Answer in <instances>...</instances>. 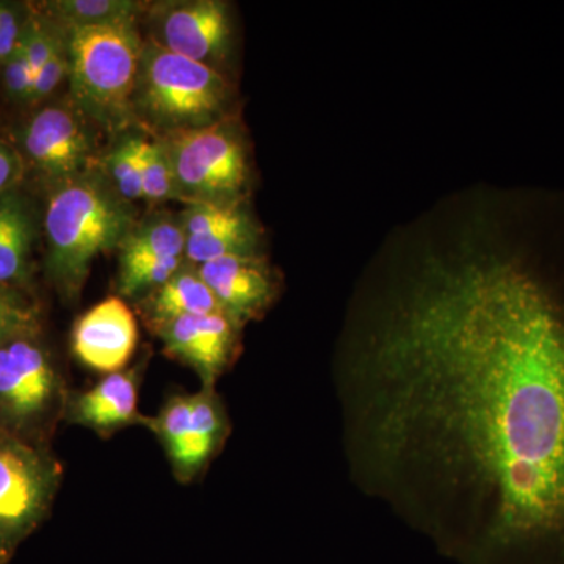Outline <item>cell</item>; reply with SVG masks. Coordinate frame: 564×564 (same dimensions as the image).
<instances>
[{
	"label": "cell",
	"instance_id": "1",
	"mask_svg": "<svg viewBox=\"0 0 564 564\" xmlns=\"http://www.w3.org/2000/svg\"><path fill=\"white\" fill-rule=\"evenodd\" d=\"M352 475L463 564H564V300L510 270L408 289L340 367Z\"/></svg>",
	"mask_w": 564,
	"mask_h": 564
},
{
	"label": "cell",
	"instance_id": "2",
	"mask_svg": "<svg viewBox=\"0 0 564 564\" xmlns=\"http://www.w3.org/2000/svg\"><path fill=\"white\" fill-rule=\"evenodd\" d=\"M107 182L80 174L62 182L47 204V273L66 299H77L95 259L120 248L132 231L129 202Z\"/></svg>",
	"mask_w": 564,
	"mask_h": 564
},
{
	"label": "cell",
	"instance_id": "3",
	"mask_svg": "<svg viewBox=\"0 0 564 564\" xmlns=\"http://www.w3.org/2000/svg\"><path fill=\"white\" fill-rule=\"evenodd\" d=\"M143 44L135 21L68 29L70 96L82 115L111 131L135 118Z\"/></svg>",
	"mask_w": 564,
	"mask_h": 564
},
{
	"label": "cell",
	"instance_id": "4",
	"mask_svg": "<svg viewBox=\"0 0 564 564\" xmlns=\"http://www.w3.org/2000/svg\"><path fill=\"white\" fill-rule=\"evenodd\" d=\"M231 87L218 69L144 41L133 111L166 135L225 120Z\"/></svg>",
	"mask_w": 564,
	"mask_h": 564
},
{
	"label": "cell",
	"instance_id": "5",
	"mask_svg": "<svg viewBox=\"0 0 564 564\" xmlns=\"http://www.w3.org/2000/svg\"><path fill=\"white\" fill-rule=\"evenodd\" d=\"M62 477V464L46 448L0 434V564L44 521Z\"/></svg>",
	"mask_w": 564,
	"mask_h": 564
},
{
	"label": "cell",
	"instance_id": "6",
	"mask_svg": "<svg viewBox=\"0 0 564 564\" xmlns=\"http://www.w3.org/2000/svg\"><path fill=\"white\" fill-rule=\"evenodd\" d=\"M180 199L237 204L248 180L247 152L228 121L163 137Z\"/></svg>",
	"mask_w": 564,
	"mask_h": 564
},
{
	"label": "cell",
	"instance_id": "7",
	"mask_svg": "<svg viewBox=\"0 0 564 564\" xmlns=\"http://www.w3.org/2000/svg\"><path fill=\"white\" fill-rule=\"evenodd\" d=\"M65 384L36 337L0 347V434L32 443L65 411Z\"/></svg>",
	"mask_w": 564,
	"mask_h": 564
},
{
	"label": "cell",
	"instance_id": "8",
	"mask_svg": "<svg viewBox=\"0 0 564 564\" xmlns=\"http://www.w3.org/2000/svg\"><path fill=\"white\" fill-rule=\"evenodd\" d=\"M154 17L152 41L165 50L217 69L231 47V20L225 3L215 0L170 3Z\"/></svg>",
	"mask_w": 564,
	"mask_h": 564
},
{
	"label": "cell",
	"instance_id": "9",
	"mask_svg": "<svg viewBox=\"0 0 564 564\" xmlns=\"http://www.w3.org/2000/svg\"><path fill=\"white\" fill-rule=\"evenodd\" d=\"M239 329L228 315L206 314L174 318L154 333L166 356L195 370L203 388H214L236 358Z\"/></svg>",
	"mask_w": 564,
	"mask_h": 564
},
{
	"label": "cell",
	"instance_id": "10",
	"mask_svg": "<svg viewBox=\"0 0 564 564\" xmlns=\"http://www.w3.org/2000/svg\"><path fill=\"white\" fill-rule=\"evenodd\" d=\"M25 154L41 173L62 182L84 174L93 143L82 113L63 106L40 110L22 133Z\"/></svg>",
	"mask_w": 564,
	"mask_h": 564
},
{
	"label": "cell",
	"instance_id": "11",
	"mask_svg": "<svg viewBox=\"0 0 564 564\" xmlns=\"http://www.w3.org/2000/svg\"><path fill=\"white\" fill-rule=\"evenodd\" d=\"M139 345L135 315L120 296H109L76 322L70 336L74 356L101 373L121 372Z\"/></svg>",
	"mask_w": 564,
	"mask_h": 564
},
{
	"label": "cell",
	"instance_id": "12",
	"mask_svg": "<svg viewBox=\"0 0 564 564\" xmlns=\"http://www.w3.org/2000/svg\"><path fill=\"white\" fill-rule=\"evenodd\" d=\"M204 282L239 328L261 317L272 304L276 285L269 269L256 256H226L196 267Z\"/></svg>",
	"mask_w": 564,
	"mask_h": 564
},
{
	"label": "cell",
	"instance_id": "13",
	"mask_svg": "<svg viewBox=\"0 0 564 564\" xmlns=\"http://www.w3.org/2000/svg\"><path fill=\"white\" fill-rule=\"evenodd\" d=\"M139 367H133L106 375L88 391L68 393L63 417L101 436L143 423L144 415L139 413Z\"/></svg>",
	"mask_w": 564,
	"mask_h": 564
},
{
	"label": "cell",
	"instance_id": "14",
	"mask_svg": "<svg viewBox=\"0 0 564 564\" xmlns=\"http://www.w3.org/2000/svg\"><path fill=\"white\" fill-rule=\"evenodd\" d=\"M225 406L214 388L192 393V417L181 451L170 459L177 480L187 484L196 477L212 456L220 451L228 436Z\"/></svg>",
	"mask_w": 564,
	"mask_h": 564
},
{
	"label": "cell",
	"instance_id": "15",
	"mask_svg": "<svg viewBox=\"0 0 564 564\" xmlns=\"http://www.w3.org/2000/svg\"><path fill=\"white\" fill-rule=\"evenodd\" d=\"M140 313L152 332L184 315L225 314L198 269L185 263L165 284L144 295Z\"/></svg>",
	"mask_w": 564,
	"mask_h": 564
},
{
	"label": "cell",
	"instance_id": "16",
	"mask_svg": "<svg viewBox=\"0 0 564 564\" xmlns=\"http://www.w3.org/2000/svg\"><path fill=\"white\" fill-rule=\"evenodd\" d=\"M35 226L20 193H0V285L24 284L31 276Z\"/></svg>",
	"mask_w": 564,
	"mask_h": 564
},
{
	"label": "cell",
	"instance_id": "17",
	"mask_svg": "<svg viewBox=\"0 0 564 564\" xmlns=\"http://www.w3.org/2000/svg\"><path fill=\"white\" fill-rule=\"evenodd\" d=\"M120 267L185 258V234L181 221L159 215L133 226L120 245Z\"/></svg>",
	"mask_w": 564,
	"mask_h": 564
},
{
	"label": "cell",
	"instance_id": "18",
	"mask_svg": "<svg viewBox=\"0 0 564 564\" xmlns=\"http://www.w3.org/2000/svg\"><path fill=\"white\" fill-rule=\"evenodd\" d=\"M46 9L68 31L135 21L143 7L131 0H58L46 3Z\"/></svg>",
	"mask_w": 564,
	"mask_h": 564
},
{
	"label": "cell",
	"instance_id": "19",
	"mask_svg": "<svg viewBox=\"0 0 564 564\" xmlns=\"http://www.w3.org/2000/svg\"><path fill=\"white\" fill-rule=\"evenodd\" d=\"M254 243V228L250 218L245 217L214 231L185 237V258L192 265L199 267L226 256L252 254Z\"/></svg>",
	"mask_w": 564,
	"mask_h": 564
},
{
	"label": "cell",
	"instance_id": "20",
	"mask_svg": "<svg viewBox=\"0 0 564 564\" xmlns=\"http://www.w3.org/2000/svg\"><path fill=\"white\" fill-rule=\"evenodd\" d=\"M141 188L148 203L180 198L172 159L165 140H144L141 151Z\"/></svg>",
	"mask_w": 564,
	"mask_h": 564
},
{
	"label": "cell",
	"instance_id": "21",
	"mask_svg": "<svg viewBox=\"0 0 564 564\" xmlns=\"http://www.w3.org/2000/svg\"><path fill=\"white\" fill-rule=\"evenodd\" d=\"M144 140L126 137L106 158V170L110 182L126 202L143 198L141 188V151Z\"/></svg>",
	"mask_w": 564,
	"mask_h": 564
},
{
	"label": "cell",
	"instance_id": "22",
	"mask_svg": "<svg viewBox=\"0 0 564 564\" xmlns=\"http://www.w3.org/2000/svg\"><path fill=\"white\" fill-rule=\"evenodd\" d=\"M39 333V310L14 289L0 285V347L11 340L36 337Z\"/></svg>",
	"mask_w": 564,
	"mask_h": 564
},
{
	"label": "cell",
	"instance_id": "23",
	"mask_svg": "<svg viewBox=\"0 0 564 564\" xmlns=\"http://www.w3.org/2000/svg\"><path fill=\"white\" fill-rule=\"evenodd\" d=\"M247 217L237 204L192 203L182 214L181 226L185 237L214 231L223 226L242 220Z\"/></svg>",
	"mask_w": 564,
	"mask_h": 564
},
{
	"label": "cell",
	"instance_id": "24",
	"mask_svg": "<svg viewBox=\"0 0 564 564\" xmlns=\"http://www.w3.org/2000/svg\"><path fill=\"white\" fill-rule=\"evenodd\" d=\"M20 44L31 66L33 79L39 70L50 62L52 54L62 46V40L41 22L31 20L21 29Z\"/></svg>",
	"mask_w": 564,
	"mask_h": 564
},
{
	"label": "cell",
	"instance_id": "25",
	"mask_svg": "<svg viewBox=\"0 0 564 564\" xmlns=\"http://www.w3.org/2000/svg\"><path fill=\"white\" fill-rule=\"evenodd\" d=\"M2 70L7 95L14 99V101L29 102L32 93L33 74L20 43H18L13 54L10 55L9 61L3 63Z\"/></svg>",
	"mask_w": 564,
	"mask_h": 564
},
{
	"label": "cell",
	"instance_id": "26",
	"mask_svg": "<svg viewBox=\"0 0 564 564\" xmlns=\"http://www.w3.org/2000/svg\"><path fill=\"white\" fill-rule=\"evenodd\" d=\"M69 73L68 52L63 50V44L52 54L50 62L43 66L33 79L31 98L29 102L36 104L44 101L55 88L58 87L63 77Z\"/></svg>",
	"mask_w": 564,
	"mask_h": 564
},
{
	"label": "cell",
	"instance_id": "27",
	"mask_svg": "<svg viewBox=\"0 0 564 564\" xmlns=\"http://www.w3.org/2000/svg\"><path fill=\"white\" fill-rule=\"evenodd\" d=\"M21 39L18 17L9 7L0 6V58L6 63L17 50Z\"/></svg>",
	"mask_w": 564,
	"mask_h": 564
},
{
	"label": "cell",
	"instance_id": "28",
	"mask_svg": "<svg viewBox=\"0 0 564 564\" xmlns=\"http://www.w3.org/2000/svg\"><path fill=\"white\" fill-rule=\"evenodd\" d=\"M20 163L9 148L0 144V193L10 191L11 182L17 177Z\"/></svg>",
	"mask_w": 564,
	"mask_h": 564
},
{
	"label": "cell",
	"instance_id": "29",
	"mask_svg": "<svg viewBox=\"0 0 564 564\" xmlns=\"http://www.w3.org/2000/svg\"><path fill=\"white\" fill-rule=\"evenodd\" d=\"M3 66V62H2V58H0V68H2Z\"/></svg>",
	"mask_w": 564,
	"mask_h": 564
}]
</instances>
